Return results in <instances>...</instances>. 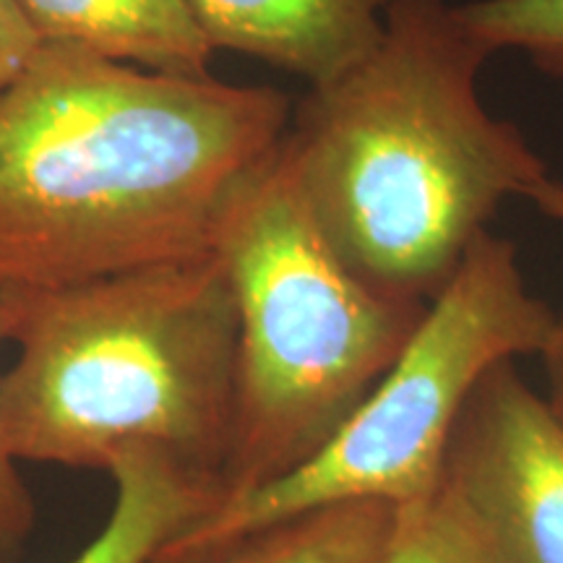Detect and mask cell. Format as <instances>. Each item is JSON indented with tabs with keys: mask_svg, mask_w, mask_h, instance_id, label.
Wrapping results in <instances>:
<instances>
[{
	"mask_svg": "<svg viewBox=\"0 0 563 563\" xmlns=\"http://www.w3.org/2000/svg\"><path fill=\"white\" fill-rule=\"evenodd\" d=\"M443 477L496 563H563V418L517 373H485L449 446Z\"/></svg>",
	"mask_w": 563,
	"mask_h": 563,
	"instance_id": "cell-6",
	"label": "cell"
},
{
	"mask_svg": "<svg viewBox=\"0 0 563 563\" xmlns=\"http://www.w3.org/2000/svg\"><path fill=\"white\" fill-rule=\"evenodd\" d=\"M290 123L279 89L42 42L0 89V290L214 251L230 199Z\"/></svg>",
	"mask_w": 563,
	"mask_h": 563,
	"instance_id": "cell-1",
	"label": "cell"
},
{
	"mask_svg": "<svg viewBox=\"0 0 563 563\" xmlns=\"http://www.w3.org/2000/svg\"><path fill=\"white\" fill-rule=\"evenodd\" d=\"M110 477L115 483L110 519L68 563H150L162 543L222 501L217 485L144 452L121 456Z\"/></svg>",
	"mask_w": 563,
	"mask_h": 563,
	"instance_id": "cell-9",
	"label": "cell"
},
{
	"mask_svg": "<svg viewBox=\"0 0 563 563\" xmlns=\"http://www.w3.org/2000/svg\"><path fill=\"white\" fill-rule=\"evenodd\" d=\"M214 253L238 311L224 501L319 452L397 361L428 302L373 290L342 262L285 141L230 199Z\"/></svg>",
	"mask_w": 563,
	"mask_h": 563,
	"instance_id": "cell-4",
	"label": "cell"
},
{
	"mask_svg": "<svg viewBox=\"0 0 563 563\" xmlns=\"http://www.w3.org/2000/svg\"><path fill=\"white\" fill-rule=\"evenodd\" d=\"M40 45L42 40L21 11L19 0H0V89L16 79Z\"/></svg>",
	"mask_w": 563,
	"mask_h": 563,
	"instance_id": "cell-14",
	"label": "cell"
},
{
	"mask_svg": "<svg viewBox=\"0 0 563 563\" xmlns=\"http://www.w3.org/2000/svg\"><path fill=\"white\" fill-rule=\"evenodd\" d=\"M527 201H532L540 214H545L548 220H553L563 228V183L553 180L551 175H548V178H543L532 188Z\"/></svg>",
	"mask_w": 563,
	"mask_h": 563,
	"instance_id": "cell-16",
	"label": "cell"
},
{
	"mask_svg": "<svg viewBox=\"0 0 563 563\" xmlns=\"http://www.w3.org/2000/svg\"><path fill=\"white\" fill-rule=\"evenodd\" d=\"M19 355L0 373L16 462L108 470L144 452L222 490L238 311L214 251L66 287L0 290Z\"/></svg>",
	"mask_w": 563,
	"mask_h": 563,
	"instance_id": "cell-3",
	"label": "cell"
},
{
	"mask_svg": "<svg viewBox=\"0 0 563 563\" xmlns=\"http://www.w3.org/2000/svg\"><path fill=\"white\" fill-rule=\"evenodd\" d=\"M559 313L527 285L511 241L483 232L428 300L397 361L313 456L224 498L159 545L150 563H186L282 519L350 501L407 504L439 485L454 431L485 373L543 355Z\"/></svg>",
	"mask_w": 563,
	"mask_h": 563,
	"instance_id": "cell-5",
	"label": "cell"
},
{
	"mask_svg": "<svg viewBox=\"0 0 563 563\" xmlns=\"http://www.w3.org/2000/svg\"><path fill=\"white\" fill-rule=\"evenodd\" d=\"M214 51L300 76L311 89L340 81L376 51L391 0H188Z\"/></svg>",
	"mask_w": 563,
	"mask_h": 563,
	"instance_id": "cell-7",
	"label": "cell"
},
{
	"mask_svg": "<svg viewBox=\"0 0 563 563\" xmlns=\"http://www.w3.org/2000/svg\"><path fill=\"white\" fill-rule=\"evenodd\" d=\"M391 522L394 504H332L282 519L186 563H371Z\"/></svg>",
	"mask_w": 563,
	"mask_h": 563,
	"instance_id": "cell-10",
	"label": "cell"
},
{
	"mask_svg": "<svg viewBox=\"0 0 563 563\" xmlns=\"http://www.w3.org/2000/svg\"><path fill=\"white\" fill-rule=\"evenodd\" d=\"M460 13L490 55L522 53L563 79V0H473Z\"/></svg>",
	"mask_w": 563,
	"mask_h": 563,
	"instance_id": "cell-12",
	"label": "cell"
},
{
	"mask_svg": "<svg viewBox=\"0 0 563 563\" xmlns=\"http://www.w3.org/2000/svg\"><path fill=\"white\" fill-rule=\"evenodd\" d=\"M540 357L545 361L548 376H551V391H553L551 405L553 410L563 418V316H559V321H555L551 342H548V347Z\"/></svg>",
	"mask_w": 563,
	"mask_h": 563,
	"instance_id": "cell-15",
	"label": "cell"
},
{
	"mask_svg": "<svg viewBox=\"0 0 563 563\" xmlns=\"http://www.w3.org/2000/svg\"><path fill=\"white\" fill-rule=\"evenodd\" d=\"M42 42L157 74L207 76L214 47L188 0H19Z\"/></svg>",
	"mask_w": 563,
	"mask_h": 563,
	"instance_id": "cell-8",
	"label": "cell"
},
{
	"mask_svg": "<svg viewBox=\"0 0 563 563\" xmlns=\"http://www.w3.org/2000/svg\"><path fill=\"white\" fill-rule=\"evenodd\" d=\"M371 563H496L473 514L441 475L415 501L394 506V522Z\"/></svg>",
	"mask_w": 563,
	"mask_h": 563,
	"instance_id": "cell-11",
	"label": "cell"
},
{
	"mask_svg": "<svg viewBox=\"0 0 563 563\" xmlns=\"http://www.w3.org/2000/svg\"><path fill=\"white\" fill-rule=\"evenodd\" d=\"M5 342H9V319L0 306V347ZM34 522H37V506L0 431V563L19 561Z\"/></svg>",
	"mask_w": 563,
	"mask_h": 563,
	"instance_id": "cell-13",
	"label": "cell"
},
{
	"mask_svg": "<svg viewBox=\"0 0 563 563\" xmlns=\"http://www.w3.org/2000/svg\"><path fill=\"white\" fill-rule=\"evenodd\" d=\"M490 58L460 3L391 0L376 51L292 112L285 144L323 235L389 298L431 300L498 207L548 178L483 104Z\"/></svg>",
	"mask_w": 563,
	"mask_h": 563,
	"instance_id": "cell-2",
	"label": "cell"
}]
</instances>
